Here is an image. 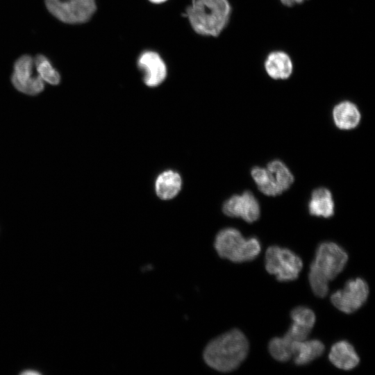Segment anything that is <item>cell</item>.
<instances>
[{
  "label": "cell",
  "mask_w": 375,
  "mask_h": 375,
  "mask_svg": "<svg viewBox=\"0 0 375 375\" xmlns=\"http://www.w3.org/2000/svg\"><path fill=\"white\" fill-rule=\"evenodd\" d=\"M249 342L238 329L229 331L211 340L203 351L205 362L222 372L236 369L246 358Z\"/></svg>",
  "instance_id": "cell-1"
},
{
  "label": "cell",
  "mask_w": 375,
  "mask_h": 375,
  "mask_svg": "<svg viewBox=\"0 0 375 375\" xmlns=\"http://www.w3.org/2000/svg\"><path fill=\"white\" fill-rule=\"evenodd\" d=\"M347 260V253L338 244L333 242L319 244L308 273L310 285L317 297L326 296L328 282L343 270Z\"/></svg>",
  "instance_id": "cell-2"
},
{
  "label": "cell",
  "mask_w": 375,
  "mask_h": 375,
  "mask_svg": "<svg viewBox=\"0 0 375 375\" xmlns=\"http://www.w3.org/2000/svg\"><path fill=\"white\" fill-rule=\"evenodd\" d=\"M231 15L228 0H196L188 10L193 29L206 36H218L228 24Z\"/></svg>",
  "instance_id": "cell-3"
},
{
  "label": "cell",
  "mask_w": 375,
  "mask_h": 375,
  "mask_svg": "<svg viewBox=\"0 0 375 375\" xmlns=\"http://www.w3.org/2000/svg\"><path fill=\"white\" fill-rule=\"evenodd\" d=\"M214 246L221 258L233 262L253 260L261 250L257 238L245 239L238 229L231 227L219 231L215 237Z\"/></svg>",
  "instance_id": "cell-4"
},
{
  "label": "cell",
  "mask_w": 375,
  "mask_h": 375,
  "mask_svg": "<svg viewBox=\"0 0 375 375\" xmlns=\"http://www.w3.org/2000/svg\"><path fill=\"white\" fill-rule=\"evenodd\" d=\"M302 266L301 259L288 249L271 246L266 251L265 269L279 281L297 279Z\"/></svg>",
  "instance_id": "cell-5"
},
{
  "label": "cell",
  "mask_w": 375,
  "mask_h": 375,
  "mask_svg": "<svg viewBox=\"0 0 375 375\" xmlns=\"http://www.w3.org/2000/svg\"><path fill=\"white\" fill-rule=\"evenodd\" d=\"M48 10L67 24L88 22L96 10L94 0H45Z\"/></svg>",
  "instance_id": "cell-6"
},
{
  "label": "cell",
  "mask_w": 375,
  "mask_h": 375,
  "mask_svg": "<svg viewBox=\"0 0 375 375\" xmlns=\"http://www.w3.org/2000/svg\"><path fill=\"white\" fill-rule=\"evenodd\" d=\"M368 295L367 283L357 278L347 281L343 289L333 293L331 301L336 308L349 314L359 309L367 301Z\"/></svg>",
  "instance_id": "cell-7"
},
{
  "label": "cell",
  "mask_w": 375,
  "mask_h": 375,
  "mask_svg": "<svg viewBox=\"0 0 375 375\" xmlns=\"http://www.w3.org/2000/svg\"><path fill=\"white\" fill-rule=\"evenodd\" d=\"M34 60L31 56L24 55L16 60L12 83L17 90L29 95H35L43 90L44 82L37 72L34 74Z\"/></svg>",
  "instance_id": "cell-8"
},
{
  "label": "cell",
  "mask_w": 375,
  "mask_h": 375,
  "mask_svg": "<svg viewBox=\"0 0 375 375\" xmlns=\"http://www.w3.org/2000/svg\"><path fill=\"white\" fill-rule=\"evenodd\" d=\"M222 210L228 217H240L249 223L256 221L260 213L258 201L250 191L231 197L224 203Z\"/></svg>",
  "instance_id": "cell-9"
},
{
  "label": "cell",
  "mask_w": 375,
  "mask_h": 375,
  "mask_svg": "<svg viewBox=\"0 0 375 375\" xmlns=\"http://www.w3.org/2000/svg\"><path fill=\"white\" fill-rule=\"evenodd\" d=\"M138 64L143 72V80L147 86H158L165 79L166 65L157 53L150 51L142 53L138 58Z\"/></svg>",
  "instance_id": "cell-10"
},
{
  "label": "cell",
  "mask_w": 375,
  "mask_h": 375,
  "mask_svg": "<svg viewBox=\"0 0 375 375\" xmlns=\"http://www.w3.org/2000/svg\"><path fill=\"white\" fill-rule=\"evenodd\" d=\"M267 74L274 80H286L293 72V62L289 54L276 50L267 54L264 61Z\"/></svg>",
  "instance_id": "cell-11"
},
{
  "label": "cell",
  "mask_w": 375,
  "mask_h": 375,
  "mask_svg": "<svg viewBox=\"0 0 375 375\" xmlns=\"http://www.w3.org/2000/svg\"><path fill=\"white\" fill-rule=\"evenodd\" d=\"M328 358L333 365L343 370L353 369L360 361L353 347L344 340L335 342L332 346Z\"/></svg>",
  "instance_id": "cell-12"
},
{
  "label": "cell",
  "mask_w": 375,
  "mask_h": 375,
  "mask_svg": "<svg viewBox=\"0 0 375 375\" xmlns=\"http://www.w3.org/2000/svg\"><path fill=\"white\" fill-rule=\"evenodd\" d=\"M360 112L357 106L349 101H343L333 109V119L335 126L341 130H351L360 123Z\"/></svg>",
  "instance_id": "cell-13"
},
{
  "label": "cell",
  "mask_w": 375,
  "mask_h": 375,
  "mask_svg": "<svg viewBox=\"0 0 375 375\" xmlns=\"http://www.w3.org/2000/svg\"><path fill=\"white\" fill-rule=\"evenodd\" d=\"M182 180L178 173L173 170H166L160 173L155 181V191L162 200L174 198L180 192Z\"/></svg>",
  "instance_id": "cell-14"
},
{
  "label": "cell",
  "mask_w": 375,
  "mask_h": 375,
  "mask_svg": "<svg viewBox=\"0 0 375 375\" xmlns=\"http://www.w3.org/2000/svg\"><path fill=\"white\" fill-rule=\"evenodd\" d=\"M324 344L318 340H301L292 344V356L297 365H306L322 355Z\"/></svg>",
  "instance_id": "cell-15"
},
{
  "label": "cell",
  "mask_w": 375,
  "mask_h": 375,
  "mask_svg": "<svg viewBox=\"0 0 375 375\" xmlns=\"http://www.w3.org/2000/svg\"><path fill=\"white\" fill-rule=\"evenodd\" d=\"M334 201L329 190L318 188L312 191L308 203V210L310 215L330 217L334 214Z\"/></svg>",
  "instance_id": "cell-16"
},
{
  "label": "cell",
  "mask_w": 375,
  "mask_h": 375,
  "mask_svg": "<svg viewBox=\"0 0 375 375\" xmlns=\"http://www.w3.org/2000/svg\"><path fill=\"white\" fill-rule=\"evenodd\" d=\"M251 175L259 190L267 196L274 197L281 194L273 174L267 169L255 167Z\"/></svg>",
  "instance_id": "cell-17"
},
{
  "label": "cell",
  "mask_w": 375,
  "mask_h": 375,
  "mask_svg": "<svg viewBox=\"0 0 375 375\" xmlns=\"http://www.w3.org/2000/svg\"><path fill=\"white\" fill-rule=\"evenodd\" d=\"M274 176L276 185L280 191L287 190L294 181V176L288 167L279 160L269 162L266 167Z\"/></svg>",
  "instance_id": "cell-18"
},
{
  "label": "cell",
  "mask_w": 375,
  "mask_h": 375,
  "mask_svg": "<svg viewBox=\"0 0 375 375\" xmlns=\"http://www.w3.org/2000/svg\"><path fill=\"white\" fill-rule=\"evenodd\" d=\"M33 60L36 72L44 82L51 85H58L60 83L59 73L53 68L47 57L39 54Z\"/></svg>",
  "instance_id": "cell-19"
},
{
  "label": "cell",
  "mask_w": 375,
  "mask_h": 375,
  "mask_svg": "<svg viewBox=\"0 0 375 375\" xmlns=\"http://www.w3.org/2000/svg\"><path fill=\"white\" fill-rule=\"evenodd\" d=\"M292 344L283 336L274 338L269 342L271 356L278 361L286 362L292 357Z\"/></svg>",
  "instance_id": "cell-20"
},
{
  "label": "cell",
  "mask_w": 375,
  "mask_h": 375,
  "mask_svg": "<svg viewBox=\"0 0 375 375\" xmlns=\"http://www.w3.org/2000/svg\"><path fill=\"white\" fill-rule=\"evenodd\" d=\"M292 321L299 322L312 328L315 322L314 312L309 308L298 306L291 311Z\"/></svg>",
  "instance_id": "cell-21"
},
{
  "label": "cell",
  "mask_w": 375,
  "mask_h": 375,
  "mask_svg": "<svg viewBox=\"0 0 375 375\" xmlns=\"http://www.w3.org/2000/svg\"><path fill=\"white\" fill-rule=\"evenodd\" d=\"M307 0H280L281 3L287 7H292L295 5L301 4Z\"/></svg>",
  "instance_id": "cell-22"
},
{
  "label": "cell",
  "mask_w": 375,
  "mask_h": 375,
  "mask_svg": "<svg viewBox=\"0 0 375 375\" xmlns=\"http://www.w3.org/2000/svg\"><path fill=\"white\" fill-rule=\"evenodd\" d=\"M40 373L36 372V371H30V370H28V371H26V372H24L22 373V374H26V375H29V374H39Z\"/></svg>",
  "instance_id": "cell-23"
},
{
  "label": "cell",
  "mask_w": 375,
  "mask_h": 375,
  "mask_svg": "<svg viewBox=\"0 0 375 375\" xmlns=\"http://www.w3.org/2000/svg\"><path fill=\"white\" fill-rule=\"evenodd\" d=\"M151 2L154 3H160L166 1L167 0H149Z\"/></svg>",
  "instance_id": "cell-24"
}]
</instances>
